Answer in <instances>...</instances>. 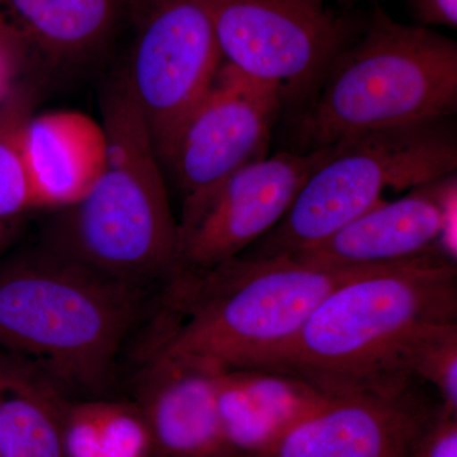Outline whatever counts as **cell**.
I'll return each instance as SVG.
<instances>
[{"label":"cell","mask_w":457,"mask_h":457,"mask_svg":"<svg viewBox=\"0 0 457 457\" xmlns=\"http://www.w3.org/2000/svg\"><path fill=\"white\" fill-rule=\"evenodd\" d=\"M282 107L275 86L221 62L164 163L173 171L183 200L267 158L270 131Z\"/></svg>","instance_id":"10"},{"label":"cell","mask_w":457,"mask_h":457,"mask_svg":"<svg viewBox=\"0 0 457 457\" xmlns=\"http://www.w3.org/2000/svg\"><path fill=\"white\" fill-rule=\"evenodd\" d=\"M333 149L278 153L183 200L177 269L210 270L242 254L278 224Z\"/></svg>","instance_id":"9"},{"label":"cell","mask_w":457,"mask_h":457,"mask_svg":"<svg viewBox=\"0 0 457 457\" xmlns=\"http://www.w3.org/2000/svg\"><path fill=\"white\" fill-rule=\"evenodd\" d=\"M62 445L65 457H104L97 402H84L66 407Z\"/></svg>","instance_id":"21"},{"label":"cell","mask_w":457,"mask_h":457,"mask_svg":"<svg viewBox=\"0 0 457 457\" xmlns=\"http://www.w3.org/2000/svg\"><path fill=\"white\" fill-rule=\"evenodd\" d=\"M409 371L435 386L442 404L457 411V321L437 324L420 336L409 356Z\"/></svg>","instance_id":"19"},{"label":"cell","mask_w":457,"mask_h":457,"mask_svg":"<svg viewBox=\"0 0 457 457\" xmlns=\"http://www.w3.org/2000/svg\"><path fill=\"white\" fill-rule=\"evenodd\" d=\"M457 321V264L437 251L378 264L338 286L262 370L296 376L330 398L393 396L416 378L414 343Z\"/></svg>","instance_id":"1"},{"label":"cell","mask_w":457,"mask_h":457,"mask_svg":"<svg viewBox=\"0 0 457 457\" xmlns=\"http://www.w3.org/2000/svg\"><path fill=\"white\" fill-rule=\"evenodd\" d=\"M414 13L423 26L457 27V0H411Z\"/></svg>","instance_id":"23"},{"label":"cell","mask_w":457,"mask_h":457,"mask_svg":"<svg viewBox=\"0 0 457 457\" xmlns=\"http://www.w3.org/2000/svg\"><path fill=\"white\" fill-rule=\"evenodd\" d=\"M128 0H0V42L20 71L55 74L110 40Z\"/></svg>","instance_id":"14"},{"label":"cell","mask_w":457,"mask_h":457,"mask_svg":"<svg viewBox=\"0 0 457 457\" xmlns=\"http://www.w3.org/2000/svg\"><path fill=\"white\" fill-rule=\"evenodd\" d=\"M137 44L125 71L161 164L222 62L200 0H140Z\"/></svg>","instance_id":"8"},{"label":"cell","mask_w":457,"mask_h":457,"mask_svg":"<svg viewBox=\"0 0 457 457\" xmlns=\"http://www.w3.org/2000/svg\"><path fill=\"white\" fill-rule=\"evenodd\" d=\"M432 405L414 384L393 396L333 398L254 457H408Z\"/></svg>","instance_id":"11"},{"label":"cell","mask_w":457,"mask_h":457,"mask_svg":"<svg viewBox=\"0 0 457 457\" xmlns=\"http://www.w3.org/2000/svg\"><path fill=\"white\" fill-rule=\"evenodd\" d=\"M62 392L23 361L0 359V457H65Z\"/></svg>","instance_id":"17"},{"label":"cell","mask_w":457,"mask_h":457,"mask_svg":"<svg viewBox=\"0 0 457 457\" xmlns=\"http://www.w3.org/2000/svg\"><path fill=\"white\" fill-rule=\"evenodd\" d=\"M337 3L343 5V7H352L356 3L362 2V0H336Z\"/></svg>","instance_id":"25"},{"label":"cell","mask_w":457,"mask_h":457,"mask_svg":"<svg viewBox=\"0 0 457 457\" xmlns=\"http://www.w3.org/2000/svg\"><path fill=\"white\" fill-rule=\"evenodd\" d=\"M456 186L455 171L399 200H383L318 245L291 255L315 266L368 267L431 253L437 251L447 195Z\"/></svg>","instance_id":"12"},{"label":"cell","mask_w":457,"mask_h":457,"mask_svg":"<svg viewBox=\"0 0 457 457\" xmlns=\"http://www.w3.org/2000/svg\"><path fill=\"white\" fill-rule=\"evenodd\" d=\"M106 156L93 187L57 225L47 248L104 278L143 288L179 267V222L128 78L104 99Z\"/></svg>","instance_id":"4"},{"label":"cell","mask_w":457,"mask_h":457,"mask_svg":"<svg viewBox=\"0 0 457 457\" xmlns=\"http://www.w3.org/2000/svg\"><path fill=\"white\" fill-rule=\"evenodd\" d=\"M369 267L240 254L210 270L177 269L147 357L218 370L264 368L328 295Z\"/></svg>","instance_id":"2"},{"label":"cell","mask_w":457,"mask_h":457,"mask_svg":"<svg viewBox=\"0 0 457 457\" xmlns=\"http://www.w3.org/2000/svg\"><path fill=\"white\" fill-rule=\"evenodd\" d=\"M408 457H457V411L433 404L418 429Z\"/></svg>","instance_id":"22"},{"label":"cell","mask_w":457,"mask_h":457,"mask_svg":"<svg viewBox=\"0 0 457 457\" xmlns=\"http://www.w3.org/2000/svg\"><path fill=\"white\" fill-rule=\"evenodd\" d=\"M457 111V44L396 22L378 3L362 32L330 65L314 101L293 117L300 153L378 129Z\"/></svg>","instance_id":"5"},{"label":"cell","mask_w":457,"mask_h":457,"mask_svg":"<svg viewBox=\"0 0 457 457\" xmlns=\"http://www.w3.org/2000/svg\"><path fill=\"white\" fill-rule=\"evenodd\" d=\"M221 370L196 361L147 357L139 411L159 457H237L219 420L216 380Z\"/></svg>","instance_id":"13"},{"label":"cell","mask_w":457,"mask_h":457,"mask_svg":"<svg viewBox=\"0 0 457 457\" xmlns=\"http://www.w3.org/2000/svg\"><path fill=\"white\" fill-rule=\"evenodd\" d=\"M143 288L97 275L46 248L0 264V351L62 392L106 386L139 314Z\"/></svg>","instance_id":"3"},{"label":"cell","mask_w":457,"mask_h":457,"mask_svg":"<svg viewBox=\"0 0 457 457\" xmlns=\"http://www.w3.org/2000/svg\"><path fill=\"white\" fill-rule=\"evenodd\" d=\"M275 228L246 257L305 251L385 200L387 191L413 189L457 170L451 117L393 126L333 144Z\"/></svg>","instance_id":"6"},{"label":"cell","mask_w":457,"mask_h":457,"mask_svg":"<svg viewBox=\"0 0 457 457\" xmlns=\"http://www.w3.org/2000/svg\"><path fill=\"white\" fill-rule=\"evenodd\" d=\"M332 399L303 378L269 370H221L216 380L222 433L237 457L266 453Z\"/></svg>","instance_id":"15"},{"label":"cell","mask_w":457,"mask_h":457,"mask_svg":"<svg viewBox=\"0 0 457 457\" xmlns=\"http://www.w3.org/2000/svg\"><path fill=\"white\" fill-rule=\"evenodd\" d=\"M16 59L4 44L0 42V106L14 92V80L20 73Z\"/></svg>","instance_id":"24"},{"label":"cell","mask_w":457,"mask_h":457,"mask_svg":"<svg viewBox=\"0 0 457 457\" xmlns=\"http://www.w3.org/2000/svg\"><path fill=\"white\" fill-rule=\"evenodd\" d=\"M16 90L0 106V253L11 243L25 212L35 209L20 146L29 99Z\"/></svg>","instance_id":"18"},{"label":"cell","mask_w":457,"mask_h":457,"mask_svg":"<svg viewBox=\"0 0 457 457\" xmlns=\"http://www.w3.org/2000/svg\"><path fill=\"white\" fill-rule=\"evenodd\" d=\"M106 132L87 114L59 111L27 117L20 146L35 207H71L95 185L106 156Z\"/></svg>","instance_id":"16"},{"label":"cell","mask_w":457,"mask_h":457,"mask_svg":"<svg viewBox=\"0 0 457 457\" xmlns=\"http://www.w3.org/2000/svg\"><path fill=\"white\" fill-rule=\"evenodd\" d=\"M104 457H145L150 437L139 409L97 402Z\"/></svg>","instance_id":"20"},{"label":"cell","mask_w":457,"mask_h":457,"mask_svg":"<svg viewBox=\"0 0 457 457\" xmlns=\"http://www.w3.org/2000/svg\"><path fill=\"white\" fill-rule=\"evenodd\" d=\"M222 59L272 84L294 116L314 101L337 56L366 22L326 0H200Z\"/></svg>","instance_id":"7"}]
</instances>
